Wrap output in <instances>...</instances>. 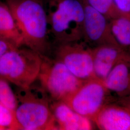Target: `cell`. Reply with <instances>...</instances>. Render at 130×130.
<instances>
[{"instance_id":"52a82bcc","label":"cell","mask_w":130,"mask_h":130,"mask_svg":"<svg viewBox=\"0 0 130 130\" xmlns=\"http://www.w3.org/2000/svg\"><path fill=\"white\" fill-rule=\"evenodd\" d=\"M55 59L61 62L78 79L85 81L95 78L92 48L84 42L57 44Z\"/></svg>"},{"instance_id":"2e32d148","label":"cell","mask_w":130,"mask_h":130,"mask_svg":"<svg viewBox=\"0 0 130 130\" xmlns=\"http://www.w3.org/2000/svg\"><path fill=\"white\" fill-rule=\"evenodd\" d=\"M0 104L14 111L18 104L15 95L9 84V82L0 77Z\"/></svg>"},{"instance_id":"5b68a950","label":"cell","mask_w":130,"mask_h":130,"mask_svg":"<svg viewBox=\"0 0 130 130\" xmlns=\"http://www.w3.org/2000/svg\"><path fill=\"white\" fill-rule=\"evenodd\" d=\"M42 58L38 79L42 90L54 101H65L84 81L75 76L60 61L45 56Z\"/></svg>"},{"instance_id":"5bb4252c","label":"cell","mask_w":130,"mask_h":130,"mask_svg":"<svg viewBox=\"0 0 130 130\" xmlns=\"http://www.w3.org/2000/svg\"><path fill=\"white\" fill-rule=\"evenodd\" d=\"M112 34L117 43L130 55V14L110 20Z\"/></svg>"},{"instance_id":"ba28073f","label":"cell","mask_w":130,"mask_h":130,"mask_svg":"<svg viewBox=\"0 0 130 130\" xmlns=\"http://www.w3.org/2000/svg\"><path fill=\"white\" fill-rule=\"evenodd\" d=\"M84 10V42L91 48L102 44L117 43L112 35L110 20L89 5L81 0Z\"/></svg>"},{"instance_id":"8fae6325","label":"cell","mask_w":130,"mask_h":130,"mask_svg":"<svg viewBox=\"0 0 130 130\" xmlns=\"http://www.w3.org/2000/svg\"><path fill=\"white\" fill-rule=\"evenodd\" d=\"M104 81L117 100L130 96V55L118 62Z\"/></svg>"},{"instance_id":"d6986e66","label":"cell","mask_w":130,"mask_h":130,"mask_svg":"<svg viewBox=\"0 0 130 130\" xmlns=\"http://www.w3.org/2000/svg\"><path fill=\"white\" fill-rule=\"evenodd\" d=\"M14 47L17 46H14L9 42L0 39V58L5 52Z\"/></svg>"},{"instance_id":"8992f818","label":"cell","mask_w":130,"mask_h":130,"mask_svg":"<svg viewBox=\"0 0 130 130\" xmlns=\"http://www.w3.org/2000/svg\"><path fill=\"white\" fill-rule=\"evenodd\" d=\"M117 101L105 84L96 77L85 80L64 102L80 115L94 120L108 103Z\"/></svg>"},{"instance_id":"277c9868","label":"cell","mask_w":130,"mask_h":130,"mask_svg":"<svg viewBox=\"0 0 130 130\" xmlns=\"http://www.w3.org/2000/svg\"><path fill=\"white\" fill-rule=\"evenodd\" d=\"M30 88L22 89L23 93L17 96L18 104L14 111L17 130H58L47 99L34 94Z\"/></svg>"},{"instance_id":"ac0fdd59","label":"cell","mask_w":130,"mask_h":130,"mask_svg":"<svg viewBox=\"0 0 130 130\" xmlns=\"http://www.w3.org/2000/svg\"><path fill=\"white\" fill-rule=\"evenodd\" d=\"M121 14H130V0H113Z\"/></svg>"},{"instance_id":"7a4b0ae2","label":"cell","mask_w":130,"mask_h":130,"mask_svg":"<svg viewBox=\"0 0 130 130\" xmlns=\"http://www.w3.org/2000/svg\"><path fill=\"white\" fill-rule=\"evenodd\" d=\"M47 15L57 44L83 40L84 10L81 0H51Z\"/></svg>"},{"instance_id":"9a60e30c","label":"cell","mask_w":130,"mask_h":130,"mask_svg":"<svg viewBox=\"0 0 130 130\" xmlns=\"http://www.w3.org/2000/svg\"><path fill=\"white\" fill-rule=\"evenodd\" d=\"M89 5L109 20L121 15L113 0H86Z\"/></svg>"},{"instance_id":"30bf717a","label":"cell","mask_w":130,"mask_h":130,"mask_svg":"<svg viewBox=\"0 0 130 130\" xmlns=\"http://www.w3.org/2000/svg\"><path fill=\"white\" fill-rule=\"evenodd\" d=\"M93 122L102 130H130V109L117 101L108 103Z\"/></svg>"},{"instance_id":"4fadbf2b","label":"cell","mask_w":130,"mask_h":130,"mask_svg":"<svg viewBox=\"0 0 130 130\" xmlns=\"http://www.w3.org/2000/svg\"><path fill=\"white\" fill-rule=\"evenodd\" d=\"M0 39L17 47L22 46V39L14 17L7 5L0 4Z\"/></svg>"},{"instance_id":"6da1fadb","label":"cell","mask_w":130,"mask_h":130,"mask_svg":"<svg viewBox=\"0 0 130 130\" xmlns=\"http://www.w3.org/2000/svg\"><path fill=\"white\" fill-rule=\"evenodd\" d=\"M24 46L41 56L49 49V23L45 8L39 0H7Z\"/></svg>"},{"instance_id":"e0dca14e","label":"cell","mask_w":130,"mask_h":130,"mask_svg":"<svg viewBox=\"0 0 130 130\" xmlns=\"http://www.w3.org/2000/svg\"><path fill=\"white\" fill-rule=\"evenodd\" d=\"M17 130L14 112L0 104V130Z\"/></svg>"},{"instance_id":"3957f363","label":"cell","mask_w":130,"mask_h":130,"mask_svg":"<svg viewBox=\"0 0 130 130\" xmlns=\"http://www.w3.org/2000/svg\"><path fill=\"white\" fill-rule=\"evenodd\" d=\"M14 47L0 58V77L20 89L29 88L38 79L42 56L29 48Z\"/></svg>"},{"instance_id":"7c38bea8","label":"cell","mask_w":130,"mask_h":130,"mask_svg":"<svg viewBox=\"0 0 130 130\" xmlns=\"http://www.w3.org/2000/svg\"><path fill=\"white\" fill-rule=\"evenodd\" d=\"M51 108L58 130H93L92 121L80 115L63 101H54Z\"/></svg>"},{"instance_id":"9c48e42d","label":"cell","mask_w":130,"mask_h":130,"mask_svg":"<svg viewBox=\"0 0 130 130\" xmlns=\"http://www.w3.org/2000/svg\"><path fill=\"white\" fill-rule=\"evenodd\" d=\"M92 51L95 77L103 80L118 62L130 55L117 43L95 47L92 48Z\"/></svg>"},{"instance_id":"ffe728a7","label":"cell","mask_w":130,"mask_h":130,"mask_svg":"<svg viewBox=\"0 0 130 130\" xmlns=\"http://www.w3.org/2000/svg\"><path fill=\"white\" fill-rule=\"evenodd\" d=\"M117 101L130 109V96L118 99Z\"/></svg>"}]
</instances>
